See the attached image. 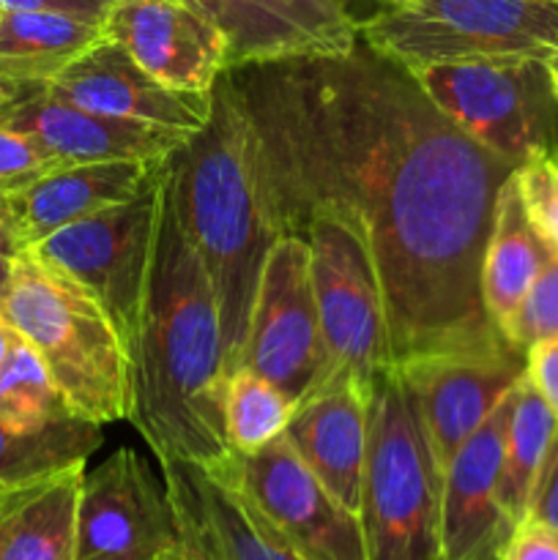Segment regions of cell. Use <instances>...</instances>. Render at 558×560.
<instances>
[{
  "instance_id": "f1b7e54d",
  "label": "cell",
  "mask_w": 558,
  "mask_h": 560,
  "mask_svg": "<svg viewBox=\"0 0 558 560\" xmlns=\"http://www.w3.org/2000/svg\"><path fill=\"white\" fill-rule=\"evenodd\" d=\"M512 175L525 217L550 252L558 255V151L536 153Z\"/></svg>"
},
{
  "instance_id": "4fadbf2b",
  "label": "cell",
  "mask_w": 558,
  "mask_h": 560,
  "mask_svg": "<svg viewBox=\"0 0 558 560\" xmlns=\"http://www.w3.org/2000/svg\"><path fill=\"white\" fill-rule=\"evenodd\" d=\"M399 375L414 397L427 443L441 474L454 452L525 375V353L509 342L446 350L399 361Z\"/></svg>"
},
{
  "instance_id": "4dcf8cb0",
  "label": "cell",
  "mask_w": 558,
  "mask_h": 560,
  "mask_svg": "<svg viewBox=\"0 0 558 560\" xmlns=\"http://www.w3.org/2000/svg\"><path fill=\"white\" fill-rule=\"evenodd\" d=\"M501 560H558V534L539 520L525 517L514 525Z\"/></svg>"
},
{
  "instance_id": "d590c367",
  "label": "cell",
  "mask_w": 558,
  "mask_h": 560,
  "mask_svg": "<svg viewBox=\"0 0 558 560\" xmlns=\"http://www.w3.org/2000/svg\"><path fill=\"white\" fill-rule=\"evenodd\" d=\"M22 93H25V91H22ZM22 93L5 91V88H0V126H3L5 120L11 118V113H14L16 104H20Z\"/></svg>"
},
{
  "instance_id": "83f0119b",
  "label": "cell",
  "mask_w": 558,
  "mask_h": 560,
  "mask_svg": "<svg viewBox=\"0 0 558 560\" xmlns=\"http://www.w3.org/2000/svg\"><path fill=\"white\" fill-rule=\"evenodd\" d=\"M501 334L518 350H528L531 345L550 339L558 334V255L553 252L542 266L539 277L523 295L518 310L501 323Z\"/></svg>"
},
{
  "instance_id": "9a60e30c",
  "label": "cell",
  "mask_w": 558,
  "mask_h": 560,
  "mask_svg": "<svg viewBox=\"0 0 558 560\" xmlns=\"http://www.w3.org/2000/svg\"><path fill=\"white\" fill-rule=\"evenodd\" d=\"M228 38V69L299 55H339L359 42L348 5L315 0H178Z\"/></svg>"
},
{
  "instance_id": "ba28073f",
  "label": "cell",
  "mask_w": 558,
  "mask_h": 560,
  "mask_svg": "<svg viewBox=\"0 0 558 560\" xmlns=\"http://www.w3.org/2000/svg\"><path fill=\"white\" fill-rule=\"evenodd\" d=\"M414 77L452 124L509 167L558 151V102L547 60L425 66Z\"/></svg>"
},
{
  "instance_id": "b9f144b4",
  "label": "cell",
  "mask_w": 558,
  "mask_h": 560,
  "mask_svg": "<svg viewBox=\"0 0 558 560\" xmlns=\"http://www.w3.org/2000/svg\"><path fill=\"white\" fill-rule=\"evenodd\" d=\"M3 14H5V9H3V5H0V20H3Z\"/></svg>"
},
{
  "instance_id": "6da1fadb",
  "label": "cell",
  "mask_w": 558,
  "mask_h": 560,
  "mask_svg": "<svg viewBox=\"0 0 558 560\" xmlns=\"http://www.w3.org/2000/svg\"><path fill=\"white\" fill-rule=\"evenodd\" d=\"M228 77L282 235L334 213L370 249L394 364L507 342L481 301V260L514 167L452 124L414 71L359 36L348 52Z\"/></svg>"
},
{
  "instance_id": "484cf974",
  "label": "cell",
  "mask_w": 558,
  "mask_h": 560,
  "mask_svg": "<svg viewBox=\"0 0 558 560\" xmlns=\"http://www.w3.org/2000/svg\"><path fill=\"white\" fill-rule=\"evenodd\" d=\"M295 405L257 372H230L224 381V438L230 452L255 454L288 430Z\"/></svg>"
},
{
  "instance_id": "5b68a950",
  "label": "cell",
  "mask_w": 558,
  "mask_h": 560,
  "mask_svg": "<svg viewBox=\"0 0 558 560\" xmlns=\"http://www.w3.org/2000/svg\"><path fill=\"white\" fill-rule=\"evenodd\" d=\"M443 474L397 364L367 392L359 520L367 560H441Z\"/></svg>"
},
{
  "instance_id": "ac0fdd59",
  "label": "cell",
  "mask_w": 558,
  "mask_h": 560,
  "mask_svg": "<svg viewBox=\"0 0 558 560\" xmlns=\"http://www.w3.org/2000/svg\"><path fill=\"white\" fill-rule=\"evenodd\" d=\"M5 126L33 137L63 164L159 162L191 137V131L77 107L47 93V88L22 93Z\"/></svg>"
},
{
  "instance_id": "ffe728a7",
  "label": "cell",
  "mask_w": 558,
  "mask_h": 560,
  "mask_svg": "<svg viewBox=\"0 0 558 560\" xmlns=\"http://www.w3.org/2000/svg\"><path fill=\"white\" fill-rule=\"evenodd\" d=\"M282 435L328 492L359 514L367 457L364 388L350 375L328 372L326 381L295 405Z\"/></svg>"
},
{
  "instance_id": "d6a6232c",
  "label": "cell",
  "mask_w": 558,
  "mask_h": 560,
  "mask_svg": "<svg viewBox=\"0 0 558 560\" xmlns=\"http://www.w3.org/2000/svg\"><path fill=\"white\" fill-rule=\"evenodd\" d=\"M115 0H0L5 11H53L102 25Z\"/></svg>"
},
{
  "instance_id": "60d3db41",
  "label": "cell",
  "mask_w": 558,
  "mask_h": 560,
  "mask_svg": "<svg viewBox=\"0 0 558 560\" xmlns=\"http://www.w3.org/2000/svg\"><path fill=\"white\" fill-rule=\"evenodd\" d=\"M315 3H328V5H345V0H315Z\"/></svg>"
},
{
  "instance_id": "7a4b0ae2",
  "label": "cell",
  "mask_w": 558,
  "mask_h": 560,
  "mask_svg": "<svg viewBox=\"0 0 558 560\" xmlns=\"http://www.w3.org/2000/svg\"><path fill=\"white\" fill-rule=\"evenodd\" d=\"M224 355L217 299L164 180L156 255L131 359L129 419L159 463L217 465L224 438Z\"/></svg>"
},
{
  "instance_id": "d6986e66",
  "label": "cell",
  "mask_w": 558,
  "mask_h": 560,
  "mask_svg": "<svg viewBox=\"0 0 558 560\" xmlns=\"http://www.w3.org/2000/svg\"><path fill=\"white\" fill-rule=\"evenodd\" d=\"M47 93L104 115L200 131L211 118V93H184L153 80L120 44L102 38L66 66Z\"/></svg>"
},
{
  "instance_id": "e575fe53",
  "label": "cell",
  "mask_w": 558,
  "mask_h": 560,
  "mask_svg": "<svg viewBox=\"0 0 558 560\" xmlns=\"http://www.w3.org/2000/svg\"><path fill=\"white\" fill-rule=\"evenodd\" d=\"M0 255L3 257H11V260H16V257L22 255V246L16 244L14 233L9 230V224L0 219Z\"/></svg>"
},
{
  "instance_id": "ab89813d",
  "label": "cell",
  "mask_w": 558,
  "mask_h": 560,
  "mask_svg": "<svg viewBox=\"0 0 558 560\" xmlns=\"http://www.w3.org/2000/svg\"><path fill=\"white\" fill-rule=\"evenodd\" d=\"M156 560H189V558H186V552L181 550V547H178V550H170V552H164V556H159Z\"/></svg>"
},
{
  "instance_id": "2e32d148",
  "label": "cell",
  "mask_w": 558,
  "mask_h": 560,
  "mask_svg": "<svg viewBox=\"0 0 558 560\" xmlns=\"http://www.w3.org/2000/svg\"><path fill=\"white\" fill-rule=\"evenodd\" d=\"M164 487L173 503L181 550L189 560H304L217 470L167 459Z\"/></svg>"
},
{
  "instance_id": "603a6c76",
  "label": "cell",
  "mask_w": 558,
  "mask_h": 560,
  "mask_svg": "<svg viewBox=\"0 0 558 560\" xmlns=\"http://www.w3.org/2000/svg\"><path fill=\"white\" fill-rule=\"evenodd\" d=\"M550 255V246L525 217L514 175H509L498 191L496 217L481 260V301L496 326L518 310Z\"/></svg>"
},
{
  "instance_id": "3957f363",
  "label": "cell",
  "mask_w": 558,
  "mask_h": 560,
  "mask_svg": "<svg viewBox=\"0 0 558 560\" xmlns=\"http://www.w3.org/2000/svg\"><path fill=\"white\" fill-rule=\"evenodd\" d=\"M211 102L208 124L167 159V189L217 299L228 381L244 359L263 266L282 230L263 178L255 129L228 71L213 85Z\"/></svg>"
},
{
  "instance_id": "74e56055",
  "label": "cell",
  "mask_w": 558,
  "mask_h": 560,
  "mask_svg": "<svg viewBox=\"0 0 558 560\" xmlns=\"http://www.w3.org/2000/svg\"><path fill=\"white\" fill-rule=\"evenodd\" d=\"M11 268H14V260L0 255V295H3L5 284H9V279H11Z\"/></svg>"
},
{
  "instance_id": "9c48e42d",
  "label": "cell",
  "mask_w": 558,
  "mask_h": 560,
  "mask_svg": "<svg viewBox=\"0 0 558 560\" xmlns=\"http://www.w3.org/2000/svg\"><path fill=\"white\" fill-rule=\"evenodd\" d=\"M310 244V277L332 372H342L370 392L394 364L386 304L370 249L348 222L315 213L301 228Z\"/></svg>"
},
{
  "instance_id": "8992f818",
  "label": "cell",
  "mask_w": 558,
  "mask_h": 560,
  "mask_svg": "<svg viewBox=\"0 0 558 560\" xmlns=\"http://www.w3.org/2000/svg\"><path fill=\"white\" fill-rule=\"evenodd\" d=\"M361 42L405 69L470 60H550L558 0H386L359 22Z\"/></svg>"
},
{
  "instance_id": "5bb4252c",
  "label": "cell",
  "mask_w": 558,
  "mask_h": 560,
  "mask_svg": "<svg viewBox=\"0 0 558 560\" xmlns=\"http://www.w3.org/2000/svg\"><path fill=\"white\" fill-rule=\"evenodd\" d=\"M102 31L173 91L211 93L228 71L224 33L178 0H115Z\"/></svg>"
},
{
  "instance_id": "52a82bcc",
  "label": "cell",
  "mask_w": 558,
  "mask_h": 560,
  "mask_svg": "<svg viewBox=\"0 0 558 560\" xmlns=\"http://www.w3.org/2000/svg\"><path fill=\"white\" fill-rule=\"evenodd\" d=\"M167 159L153 170L135 197L55 230L25 252L98 301L124 348L129 350V359H135L140 339L142 310L156 255Z\"/></svg>"
},
{
  "instance_id": "30bf717a",
  "label": "cell",
  "mask_w": 558,
  "mask_h": 560,
  "mask_svg": "<svg viewBox=\"0 0 558 560\" xmlns=\"http://www.w3.org/2000/svg\"><path fill=\"white\" fill-rule=\"evenodd\" d=\"M222 474L268 528L304 560H367L359 514L337 501L284 435L255 454L206 465Z\"/></svg>"
},
{
  "instance_id": "44dd1931",
  "label": "cell",
  "mask_w": 558,
  "mask_h": 560,
  "mask_svg": "<svg viewBox=\"0 0 558 560\" xmlns=\"http://www.w3.org/2000/svg\"><path fill=\"white\" fill-rule=\"evenodd\" d=\"M162 162L69 164L27 189L0 197V219L27 252L55 230L135 197Z\"/></svg>"
},
{
  "instance_id": "7c38bea8",
  "label": "cell",
  "mask_w": 558,
  "mask_h": 560,
  "mask_svg": "<svg viewBox=\"0 0 558 560\" xmlns=\"http://www.w3.org/2000/svg\"><path fill=\"white\" fill-rule=\"evenodd\" d=\"M178 547L164 479L153 476L135 448H118L85 474L77 501L74 560H156Z\"/></svg>"
},
{
  "instance_id": "1f68e13d",
  "label": "cell",
  "mask_w": 558,
  "mask_h": 560,
  "mask_svg": "<svg viewBox=\"0 0 558 560\" xmlns=\"http://www.w3.org/2000/svg\"><path fill=\"white\" fill-rule=\"evenodd\" d=\"M525 377L558 419V334L525 350Z\"/></svg>"
},
{
  "instance_id": "f546056e",
  "label": "cell",
  "mask_w": 558,
  "mask_h": 560,
  "mask_svg": "<svg viewBox=\"0 0 558 560\" xmlns=\"http://www.w3.org/2000/svg\"><path fill=\"white\" fill-rule=\"evenodd\" d=\"M60 167H69V164L44 151L33 137L5 124L0 126V197L27 189L38 178Z\"/></svg>"
},
{
  "instance_id": "8d00e7d4",
  "label": "cell",
  "mask_w": 558,
  "mask_h": 560,
  "mask_svg": "<svg viewBox=\"0 0 558 560\" xmlns=\"http://www.w3.org/2000/svg\"><path fill=\"white\" fill-rule=\"evenodd\" d=\"M14 339H16V331L9 326V320L0 315V366H3V361H5V355H9Z\"/></svg>"
},
{
  "instance_id": "8fae6325",
  "label": "cell",
  "mask_w": 558,
  "mask_h": 560,
  "mask_svg": "<svg viewBox=\"0 0 558 560\" xmlns=\"http://www.w3.org/2000/svg\"><path fill=\"white\" fill-rule=\"evenodd\" d=\"M241 366L274 383L293 405L332 372L312 290L310 244L301 235H282L268 252Z\"/></svg>"
},
{
  "instance_id": "836d02e7",
  "label": "cell",
  "mask_w": 558,
  "mask_h": 560,
  "mask_svg": "<svg viewBox=\"0 0 558 560\" xmlns=\"http://www.w3.org/2000/svg\"><path fill=\"white\" fill-rule=\"evenodd\" d=\"M528 517L539 520L558 534V446L547 463L545 474H542L539 485H536L534 498H531Z\"/></svg>"
},
{
  "instance_id": "e0dca14e",
  "label": "cell",
  "mask_w": 558,
  "mask_h": 560,
  "mask_svg": "<svg viewBox=\"0 0 558 560\" xmlns=\"http://www.w3.org/2000/svg\"><path fill=\"white\" fill-rule=\"evenodd\" d=\"M509 399L481 421L443 470L441 560H501L514 525L498 503Z\"/></svg>"
},
{
  "instance_id": "4316f807",
  "label": "cell",
  "mask_w": 558,
  "mask_h": 560,
  "mask_svg": "<svg viewBox=\"0 0 558 560\" xmlns=\"http://www.w3.org/2000/svg\"><path fill=\"white\" fill-rule=\"evenodd\" d=\"M69 413L71 408L55 386L42 355L16 334L0 366V421L9 427H38Z\"/></svg>"
},
{
  "instance_id": "7402d4cb",
  "label": "cell",
  "mask_w": 558,
  "mask_h": 560,
  "mask_svg": "<svg viewBox=\"0 0 558 560\" xmlns=\"http://www.w3.org/2000/svg\"><path fill=\"white\" fill-rule=\"evenodd\" d=\"M85 465L0 485V560H74Z\"/></svg>"
},
{
  "instance_id": "d4e9b609",
  "label": "cell",
  "mask_w": 558,
  "mask_h": 560,
  "mask_svg": "<svg viewBox=\"0 0 558 560\" xmlns=\"http://www.w3.org/2000/svg\"><path fill=\"white\" fill-rule=\"evenodd\" d=\"M102 427L74 413L38 427H9L0 421V485H20L85 465L102 446Z\"/></svg>"
},
{
  "instance_id": "f35d334b",
  "label": "cell",
  "mask_w": 558,
  "mask_h": 560,
  "mask_svg": "<svg viewBox=\"0 0 558 560\" xmlns=\"http://www.w3.org/2000/svg\"><path fill=\"white\" fill-rule=\"evenodd\" d=\"M547 71H550L553 93H556V102H558V55H553V58L547 60Z\"/></svg>"
},
{
  "instance_id": "cb8c5ba5",
  "label": "cell",
  "mask_w": 558,
  "mask_h": 560,
  "mask_svg": "<svg viewBox=\"0 0 558 560\" xmlns=\"http://www.w3.org/2000/svg\"><path fill=\"white\" fill-rule=\"evenodd\" d=\"M558 446V419L542 394L520 377L509 399L507 432H503L498 503L512 525L528 517L531 498Z\"/></svg>"
},
{
  "instance_id": "277c9868",
  "label": "cell",
  "mask_w": 558,
  "mask_h": 560,
  "mask_svg": "<svg viewBox=\"0 0 558 560\" xmlns=\"http://www.w3.org/2000/svg\"><path fill=\"white\" fill-rule=\"evenodd\" d=\"M0 315L42 355L71 413L96 424L129 419V350L80 284L22 252L0 295Z\"/></svg>"
}]
</instances>
